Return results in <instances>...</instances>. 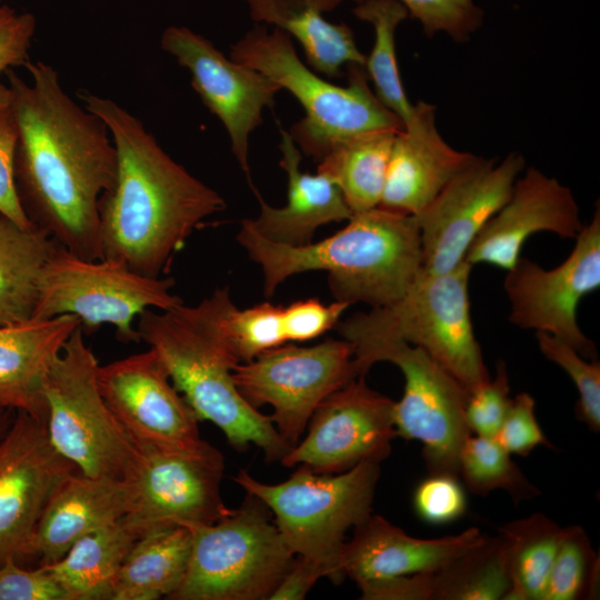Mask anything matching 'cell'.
Listing matches in <instances>:
<instances>
[{
    "label": "cell",
    "instance_id": "1",
    "mask_svg": "<svg viewBox=\"0 0 600 600\" xmlns=\"http://www.w3.org/2000/svg\"><path fill=\"white\" fill-rule=\"evenodd\" d=\"M28 83L6 71L18 126L14 178L29 220L62 248L101 259L99 201L114 183L117 151L107 124L62 89L42 61Z\"/></svg>",
    "mask_w": 600,
    "mask_h": 600
},
{
    "label": "cell",
    "instance_id": "2",
    "mask_svg": "<svg viewBox=\"0 0 600 600\" xmlns=\"http://www.w3.org/2000/svg\"><path fill=\"white\" fill-rule=\"evenodd\" d=\"M84 108L108 127L117 151V177L99 201L101 259L159 278L222 197L159 146L142 122L113 100L78 91Z\"/></svg>",
    "mask_w": 600,
    "mask_h": 600
},
{
    "label": "cell",
    "instance_id": "3",
    "mask_svg": "<svg viewBox=\"0 0 600 600\" xmlns=\"http://www.w3.org/2000/svg\"><path fill=\"white\" fill-rule=\"evenodd\" d=\"M347 221L323 240L294 247L263 238L244 219L237 240L261 268L267 297L289 277L318 270L327 271L336 300L372 308L391 304L422 269L416 217L376 207Z\"/></svg>",
    "mask_w": 600,
    "mask_h": 600
},
{
    "label": "cell",
    "instance_id": "4",
    "mask_svg": "<svg viewBox=\"0 0 600 600\" xmlns=\"http://www.w3.org/2000/svg\"><path fill=\"white\" fill-rule=\"evenodd\" d=\"M138 318L140 339L157 353L198 419L217 426L236 450L254 444L267 461L280 462L291 446L269 416L237 389L232 369L240 361L221 337L204 300L160 312L147 309Z\"/></svg>",
    "mask_w": 600,
    "mask_h": 600
},
{
    "label": "cell",
    "instance_id": "5",
    "mask_svg": "<svg viewBox=\"0 0 600 600\" xmlns=\"http://www.w3.org/2000/svg\"><path fill=\"white\" fill-rule=\"evenodd\" d=\"M230 58L257 70L301 103L306 117L289 131L304 154L321 160L337 143L374 130H401V120L386 108L368 86L362 66L349 64L348 87L314 74L298 58L290 34L257 26L237 41Z\"/></svg>",
    "mask_w": 600,
    "mask_h": 600
},
{
    "label": "cell",
    "instance_id": "6",
    "mask_svg": "<svg viewBox=\"0 0 600 600\" xmlns=\"http://www.w3.org/2000/svg\"><path fill=\"white\" fill-rule=\"evenodd\" d=\"M380 462L364 461L340 473L299 468L284 481L263 483L241 470L234 478L274 516L286 544L314 564L323 578L339 583L344 533L372 512Z\"/></svg>",
    "mask_w": 600,
    "mask_h": 600
},
{
    "label": "cell",
    "instance_id": "7",
    "mask_svg": "<svg viewBox=\"0 0 600 600\" xmlns=\"http://www.w3.org/2000/svg\"><path fill=\"white\" fill-rule=\"evenodd\" d=\"M337 327L353 347L359 377L380 361L401 370L404 390L393 408L397 434L421 442L428 474L459 478L461 448L471 434L464 417L468 393L461 384L423 349L366 327L353 316Z\"/></svg>",
    "mask_w": 600,
    "mask_h": 600
},
{
    "label": "cell",
    "instance_id": "8",
    "mask_svg": "<svg viewBox=\"0 0 600 600\" xmlns=\"http://www.w3.org/2000/svg\"><path fill=\"white\" fill-rule=\"evenodd\" d=\"M183 526L191 534L189 563L169 599H269L296 557L269 509L250 493L213 523Z\"/></svg>",
    "mask_w": 600,
    "mask_h": 600
},
{
    "label": "cell",
    "instance_id": "9",
    "mask_svg": "<svg viewBox=\"0 0 600 600\" xmlns=\"http://www.w3.org/2000/svg\"><path fill=\"white\" fill-rule=\"evenodd\" d=\"M98 368V360L78 327L54 359L44 382L48 437L81 473L126 479L136 444L100 393Z\"/></svg>",
    "mask_w": 600,
    "mask_h": 600
},
{
    "label": "cell",
    "instance_id": "10",
    "mask_svg": "<svg viewBox=\"0 0 600 600\" xmlns=\"http://www.w3.org/2000/svg\"><path fill=\"white\" fill-rule=\"evenodd\" d=\"M173 284L172 278L147 277L108 259L88 260L58 244L43 268L32 319L73 314L84 334L111 324L120 341L139 342L133 322L144 310L183 304L171 293Z\"/></svg>",
    "mask_w": 600,
    "mask_h": 600
},
{
    "label": "cell",
    "instance_id": "11",
    "mask_svg": "<svg viewBox=\"0 0 600 600\" xmlns=\"http://www.w3.org/2000/svg\"><path fill=\"white\" fill-rule=\"evenodd\" d=\"M471 269L466 260L443 273L421 269L400 299L353 317L366 327L423 349L469 396L491 378L471 322Z\"/></svg>",
    "mask_w": 600,
    "mask_h": 600
},
{
    "label": "cell",
    "instance_id": "12",
    "mask_svg": "<svg viewBox=\"0 0 600 600\" xmlns=\"http://www.w3.org/2000/svg\"><path fill=\"white\" fill-rule=\"evenodd\" d=\"M359 377L352 344L328 339L314 346L282 344L232 369L241 396L256 409L269 404V419L293 447L318 406Z\"/></svg>",
    "mask_w": 600,
    "mask_h": 600
},
{
    "label": "cell",
    "instance_id": "13",
    "mask_svg": "<svg viewBox=\"0 0 600 600\" xmlns=\"http://www.w3.org/2000/svg\"><path fill=\"white\" fill-rule=\"evenodd\" d=\"M503 287L512 324L554 336L582 357L597 359L596 344L579 327L577 309L583 297L600 287L599 204L563 262L547 270L520 257L507 271Z\"/></svg>",
    "mask_w": 600,
    "mask_h": 600
},
{
    "label": "cell",
    "instance_id": "14",
    "mask_svg": "<svg viewBox=\"0 0 600 600\" xmlns=\"http://www.w3.org/2000/svg\"><path fill=\"white\" fill-rule=\"evenodd\" d=\"M136 444L126 477L131 508L126 517L142 532L188 523H213L231 509L221 497L223 458L210 446L199 452Z\"/></svg>",
    "mask_w": 600,
    "mask_h": 600
},
{
    "label": "cell",
    "instance_id": "15",
    "mask_svg": "<svg viewBox=\"0 0 600 600\" xmlns=\"http://www.w3.org/2000/svg\"><path fill=\"white\" fill-rule=\"evenodd\" d=\"M394 401L371 389L366 376L327 397L307 426V434L281 459L318 473H340L364 461L382 462L398 436Z\"/></svg>",
    "mask_w": 600,
    "mask_h": 600
},
{
    "label": "cell",
    "instance_id": "16",
    "mask_svg": "<svg viewBox=\"0 0 600 600\" xmlns=\"http://www.w3.org/2000/svg\"><path fill=\"white\" fill-rule=\"evenodd\" d=\"M97 381L134 443L191 452L211 446L200 437L197 414L152 349L99 366Z\"/></svg>",
    "mask_w": 600,
    "mask_h": 600
},
{
    "label": "cell",
    "instance_id": "17",
    "mask_svg": "<svg viewBox=\"0 0 600 600\" xmlns=\"http://www.w3.org/2000/svg\"><path fill=\"white\" fill-rule=\"evenodd\" d=\"M524 164L517 152L498 163L477 156L414 216L420 228L422 271L443 273L466 260L479 231L508 201Z\"/></svg>",
    "mask_w": 600,
    "mask_h": 600
},
{
    "label": "cell",
    "instance_id": "18",
    "mask_svg": "<svg viewBox=\"0 0 600 600\" xmlns=\"http://www.w3.org/2000/svg\"><path fill=\"white\" fill-rule=\"evenodd\" d=\"M77 470L52 446L44 423L17 411L0 441V564L30 557L32 534L47 500Z\"/></svg>",
    "mask_w": 600,
    "mask_h": 600
},
{
    "label": "cell",
    "instance_id": "19",
    "mask_svg": "<svg viewBox=\"0 0 600 600\" xmlns=\"http://www.w3.org/2000/svg\"><path fill=\"white\" fill-rule=\"evenodd\" d=\"M160 42L190 71L192 88L226 127L232 152L249 178V136L262 122V109L273 107L281 87L266 74L228 59L211 41L186 27L167 28Z\"/></svg>",
    "mask_w": 600,
    "mask_h": 600
},
{
    "label": "cell",
    "instance_id": "20",
    "mask_svg": "<svg viewBox=\"0 0 600 600\" xmlns=\"http://www.w3.org/2000/svg\"><path fill=\"white\" fill-rule=\"evenodd\" d=\"M583 227L571 190L556 178L530 167L516 180L508 201L488 220L470 244L466 261L506 271L520 258L529 237L552 232L576 239Z\"/></svg>",
    "mask_w": 600,
    "mask_h": 600
},
{
    "label": "cell",
    "instance_id": "21",
    "mask_svg": "<svg viewBox=\"0 0 600 600\" xmlns=\"http://www.w3.org/2000/svg\"><path fill=\"white\" fill-rule=\"evenodd\" d=\"M476 157L448 144L436 126V107L418 101L394 137L378 207L419 214Z\"/></svg>",
    "mask_w": 600,
    "mask_h": 600
},
{
    "label": "cell",
    "instance_id": "22",
    "mask_svg": "<svg viewBox=\"0 0 600 600\" xmlns=\"http://www.w3.org/2000/svg\"><path fill=\"white\" fill-rule=\"evenodd\" d=\"M353 529V537L343 544L340 568L356 583L436 572L486 537L472 527L454 536L416 538L372 513Z\"/></svg>",
    "mask_w": 600,
    "mask_h": 600
},
{
    "label": "cell",
    "instance_id": "23",
    "mask_svg": "<svg viewBox=\"0 0 600 600\" xmlns=\"http://www.w3.org/2000/svg\"><path fill=\"white\" fill-rule=\"evenodd\" d=\"M130 508L126 479L92 478L72 471L47 500L32 534L30 556L39 557L40 566L56 562L79 539L118 521Z\"/></svg>",
    "mask_w": 600,
    "mask_h": 600
},
{
    "label": "cell",
    "instance_id": "24",
    "mask_svg": "<svg viewBox=\"0 0 600 600\" xmlns=\"http://www.w3.org/2000/svg\"><path fill=\"white\" fill-rule=\"evenodd\" d=\"M73 314L0 327V407L47 424L44 382L54 359L80 327Z\"/></svg>",
    "mask_w": 600,
    "mask_h": 600
},
{
    "label": "cell",
    "instance_id": "25",
    "mask_svg": "<svg viewBox=\"0 0 600 600\" xmlns=\"http://www.w3.org/2000/svg\"><path fill=\"white\" fill-rule=\"evenodd\" d=\"M280 166L288 176L287 203L281 208L269 206L257 193L260 213L246 219L263 238L288 246L311 242L316 230L330 222L348 220L352 211L339 188L321 173L300 170L301 154L290 133L280 128Z\"/></svg>",
    "mask_w": 600,
    "mask_h": 600
},
{
    "label": "cell",
    "instance_id": "26",
    "mask_svg": "<svg viewBox=\"0 0 600 600\" xmlns=\"http://www.w3.org/2000/svg\"><path fill=\"white\" fill-rule=\"evenodd\" d=\"M342 0H246L256 22L274 24L302 46L308 63L317 71L339 78L343 64L364 67L352 30L343 22L331 23L322 16Z\"/></svg>",
    "mask_w": 600,
    "mask_h": 600
},
{
    "label": "cell",
    "instance_id": "27",
    "mask_svg": "<svg viewBox=\"0 0 600 600\" xmlns=\"http://www.w3.org/2000/svg\"><path fill=\"white\" fill-rule=\"evenodd\" d=\"M142 533L124 516L82 537L60 560L43 567L68 600H111L117 574Z\"/></svg>",
    "mask_w": 600,
    "mask_h": 600
},
{
    "label": "cell",
    "instance_id": "28",
    "mask_svg": "<svg viewBox=\"0 0 600 600\" xmlns=\"http://www.w3.org/2000/svg\"><path fill=\"white\" fill-rule=\"evenodd\" d=\"M191 534L180 524L146 530L127 554L111 600H157L180 586L189 563Z\"/></svg>",
    "mask_w": 600,
    "mask_h": 600
},
{
    "label": "cell",
    "instance_id": "29",
    "mask_svg": "<svg viewBox=\"0 0 600 600\" xmlns=\"http://www.w3.org/2000/svg\"><path fill=\"white\" fill-rule=\"evenodd\" d=\"M58 243L0 212V327L32 319L43 268Z\"/></svg>",
    "mask_w": 600,
    "mask_h": 600
},
{
    "label": "cell",
    "instance_id": "30",
    "mask_svg": "<svg viewBox=\"0 0 600 600\" xmlns=\"http://www.w3.org/2000/svg\"><path fill=\"white\" fill-rule=\"evenodd\" d=\"M399 131L386 129L358 134L337 143L319 161L317 172L339 188L352 213L379 206L392 143Z\"/></svg>",
    "mask_w": 600,
    "mask_h": 600
},
{
    "label": "cell",
    "instance_id": "31",
    "mask_svg": "<svg viewBox=\"0 0 600 600\" xmlns=\"http://www.w3.org/2000/svg\"><path fill=\"white\" fill-rule=\"evenodd\" d=\"M562 534L563 527L543 513L499 528L510 578L503 600H541Z\"/></svg>",
    "mask_w": 600,
    "mask_h": 600
},
{
    "label": "cell",
    "instance_id": "32",
    "mask_svg": "<svg viewBox=\"0 0 600 600\" xmlns=\"http://www.w3.org/2000/svg\"><path fill=\"white\" fill-rule=\"evenodd\" d=\"M433 600H503L510 578L502 538L484 537L432 572Z\"/></svg>",
    "mask_w": 600,
    "mask_h": 600
},
{
    "label": "cell",
    "instance_id": "33",
    "mask_svg": "<svg viewBox=\"0 0 600 600\" xmlns=\"http://www.w3.org/2000/svg\"><path fill=\"white\" fill-rule=\"evenodd\" d=\"M357 3L354 16L371 23L376 32L364 68L374 83L377 98L404 123L412 114L413 104L408 100L400 78L394 33L409 13L398 0H362Z\"/></svg>",
    "mask_w": 600,
    "mask_h": 600
},
{
    "label": "cell",
    "instance_id": "34",
    "mask_svg": "<svg viewBox=\"0 0 600 600\" xmlns=\"http://www.w3.org/2000/svg\"><path fill=\"white\" fill-rule=\"evenodd\" d=\"M203 300L221 337L240 362H248L263 351L288 343L283 307L262 302L239 309L228 288L218 289Z\"/></svg>",
    "mask_w": 600,
    "mask_h": 600
},
{
    "label": "cell",
    "instance_id": "35",
    "mask_svg": "<svg viewBox=\"0 0 600 600\" xmlns=\"http://www.w3.org/2000/svg\"><path fill=\"white\" fill-rule=\"evenodd\" d=\"M459 479L477 496L502 490L514 503L541 494L494 438L470 434L466 439L459 457Z\"/></svg>",
    "mask_w": 600,
    "mask_h": 600
},
{
    "label": "cell",
    "instance_id": "36",
    "mask_svg": "<svg viewBox=\"0 0 600 600\" xmlns=\"http://www.w3.org/2000/svg\"><path fill=\"white\" fill-rule=\"evenodd\" d=\"M598 592V553L582 527H563L541 600L596 599Z\"/></svg>",
    "mask_w": 600,
    "mask_h": 600
},
{
    "label": "cell",
    "instance_id": "37",
    "mask_svg": "<svg viewBox=\"0 0 600 600\" xmlns=\"http://www.w3.org/2000/svg\"><path fill=\"white\" fill-rule=\"evenodd\" d=\"M541 353L558 364L579 393L576 414L593 432L600 431V362L588 361L573 347L546 332H536Z\"/></svg>",
    "mask_w": 600,
    "mask_h": 600
},
{
    "label": "cell",
    "instance_id": "38",
    "mask_svg": "<svg viewBox=\"0 0 600 600\" xmlns=\"http://www.w3.org/2000/svg\"><path fill=\"white\" fill-rule=\"evenodd\" d=\"M360 2L362 0H356ZM411 18L418 19L427 36L448 33L454 41L469 40L482 23L483 12L473 0H398Z\"/></svg>",
    "mask_w": 600,
    "mask_h": 600
},
{
    "label": "cell",
    "instance_id": "39",
    "mask_svg": "<svg viewBox=\"0 0 600 600\" xmlns=\"http://www.w3.org/2000/svg\"><path fill=\"white\" fill-rule=\"evenodd\" d=\"M18 126L9 86L0 83V212L21 227L34 226L27 217L17 190L14 157Z\"/></svg>",
    "mask_w": 600,
    "mask_h": 600
},
{
    "label": "cell",
    "instance_id": "40",
    "mask_svg": "<svg viewBox=\"0 0 600 600\" xmlns=\"http://www.w3.org/2000/svg\"><path fill=\"white\" fill-rule=\"evenodd\" d=\"M509 393L507 364L499 360L494 377L468 396L464 417L471 434L494 438L511 402Z\"/></svg>",
    "mask_w": 600,
    "mask_h": 600
},
{
    "label": "cell",
    "instance_id": "41",
    "mask_svg": "<svg viewBox=\"0 0 600 600\" xmlns=\"http://www.w3.org/2000/svg\"><path fill=\"white\" fill-rule=\"evenodd\" d=\"M413 507L426 523L448 524L466 512L464 488L456 476L429 474L414 490Z\"/></svg>",
    "mask_w": 600,
    "mask_h": 600
},
{
    "label": "cell",
    "instance_id": "42",
    "mask_svg": "<svg viewBox=\"0 0 600 600\" xmlns=\"http://www.w3.org/2000/svg\"><path fill=\"white\" fill-rule=\"evenodd\" d=\"M496 441L510 454L526 457L536 448H553L536 417V402L528 392L511 398L506 417L494 436Z\"/></svg>",
    "mask_w": 600,
    "mask_h": 600
},
{
    "label": "cell",
    "instance_id": "43",
    "mask_svg": "<svg viewBox=\"0 0 600 600\" xmlns=\"http://www.w3.org/2000/svg\"><path fill=\"white\" fill-rule=\"evenodd\" d=\"M349 302L334 300L323 304L319 299H306L283 307V329L287 342H306L337 327Z\"/></svg>",
    "mask_w": 600,
    "mask_h": 600
},
{
    "label": "cell",
    "instance_id": "44",
    "mask_svg": "<svg viewBox=\"0 0 600 600\" xmlns=\"http://www.w3.org/2000/svg\"><path fill=\"white\" fill-rule=\"evenodd\" d=\"M0 600H68L66 592L52 577L40 566L27 570L14 559L0 564Z\"/></svg>",
    "mask_w": 600,
    "mask_h": 600
},
{
    "label": "cell",
    "instance_id": "45",
    "mask_svg": "<svg viewBox=\"0 0 600 600\" xmlns=\"http://www.w3.org/2000/svg\"><path fill=\"white\" fill-rule=\"evenodd\" d=\"M36 29L31 13H18L0 7V74L12 67H24L29 61V49Z\"/></svg>",
    "mask_w": 600,
    "mask_h": 600
},
{
    "label": "cell",
    "instance_id": "46",
    "mask_svg": "<svg viewBox=\"0 0 600 600\" xmlns=\"http://www.w3.org/2000/svg\"><path fill=\"white\" fill-rule=\"evenodd\" d=\"M363 600H433L432 572L357 583Z\"/></svg>",
    "mask_w": 600,
    "mask_h": 600
},
{
    "label": "cell",
    "instance_id": "47",
    "mask_svg": "<svg viewBox=\"0 0 600 600\" xmlns=\"http://www.w3.org/2000/svg\"><path fill=\"white\" fill-rule=\"evenodd\" d=\"M321 578L323 576L314 564L294 557L289 570L269 599L302 600Z\"/></svg>",
    "mask_w": 600,
    "mask_h": 600
},
{
    "label": "cell",
    "instance_id": "48",
    "mask_svg": "<svg viewBox=\"0 0 600 600\" xmlns=\"http://www.w3.org/2000/svg\"><path fill=\"white\" fill-rule=\"evenodd\" d=\"M17 411L8 408L0 407V441L3 439L8 430L10 429Z\"/></svg>",
    "mask_w": 600,
    "mask_h": 600
}]
</instances>
